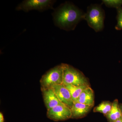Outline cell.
Returning a JSON list of instances; mask_svg holds the SVG:
<instances>
[{"label": "cell", "mask_w": 122, "mask_h": 122, "mask_svg": "<svg viewBox=\"0 0 122 122\" xmlns=\"http://www.w3.org/2000/svg\"><path fill=\"white\" fill-rule=\"evenodd\" d=\"M85 14L72 3L66 2L55 10L53 16L56 26L69 31L74 30L79 22L84 20Z\"/></svg>", "instance_id": "1"}, {"label": "cell", "mask_w": 122, "mask_h": 122, "mask_svg": "<svg viewBox=\"0 0 122 122\" xmlns=\"http://www.w3.org/2000/svg\"><path fill=\"white\" fill-rule=\"evenodd\" d=\"M105 17V11L101 5L93 4L87 7L84 20L87 21L89 26L95 32H99L104 28Z\"/></svg>", "instance_id": "2"}, {"label": "cell", "mask_w": 122, "mask_h": 122, "mask_svg": "<svg viewBox=\"0 0 122 122\" xmlns=\"http://www.w3.org/2000/svg\"><path fill=\"white\" fill-rule=\"evenodd\" d=\"M63 69V84L75 86H90L88 80L82 72L72 66L62 63Z\"/></svg>", "instance_id": "3"}, {"label": "cell", "mask_w": 122, "mask_h": 122, "mask_svg": "<svg viewBox=\"0 0 122 122\" xmlns=\"http://www.w3.org/2000/svg\"><path fill=\"white\" fill-rule=\"evenodd\" d=\"M41 90L63 84V69L61 64L49 70L42 77L40 81Z\"/></svg>", "instance_id": "4"}, {"label": "cell", "mask_w": 122, "mask_h": 122, "mask_svg": "<svg viewBox=\"0 0 122 122\" xmlns=\"http://www.w3.org/2000/svg\"><path fill=\"white\" fill-rule=\"evenodd\" d=\"M55 1L51 0H25L17 7V10H23L25 12L32 10L43 11L48 9H53Z\"/></svg>", "instance_id": "5"}, {"label": "cell", "mask_w": 122, "mask_h": 122, "mask_svg": "<svg viewBox=\"0 0 122 122\" xmlns=\"http://www.w3.org/2000/svg\"><path fill=\"white\" fill-rule=\"evenodd\" d=\"M46 115L54 121H63L71 118L72 112L71 108L62 103L47 111Z\"/></svg>", "instance_id": "6"}, {"label": "cell", "mask_w": 122, "mask_h": 122, "mask_svg": "<svg viewBox=\"0 0 122 122\" xmlns=\"http://www.w3.org/2000/svg\"><path fill=\"white\" fill-rule=\"evenodd\" d=\"M55 93L62 103L71 109L74 102L69 90L63 84L55 85L52 87Z\"/></svg>", "instance_id": "7"}, {"label": "cell", "mask_w": 122, "mask_h": 122, "mask_svg": "<svg viewBox=\"0 0 122 122\" xmlns=\"http://www.w3.org/2000/svg\"><path fill=\"white\" fill-rule=\"evenodd\" d=\"M42 96L47 111L58 105L62 104L52 88L42 90Z\"/></svg>", "instance_id": "8"}, {"label": "cell", "mask_w": 122, "mask_h": 122, "mask_svg": "<svg viewBox=\"0 0 122 122\" xmlns=\"http://www.w3.org/2000/svg\"><path fill=\"white\" fill-rule=\"evenodd\" d=\"M93 106L80 103L74 102L71 107L72 118L82 117L86 115Z\"/></svg>", "instance_id": "9"}, {"label": "cell", "mask_w": 122, "mask_h": 122, "mask_svg": "<svg viewBox=\"0 0 122 122\" xmlns=\"http://www.w3.org/2000/svg\"><path fill=\"white\" fill-rule=\"evenodd\" d=\"M74 102H79L93 107L94 103L93 91L90 86H88L83 90Z\"/></svg>", "instance_id": "10"}, {"label": "cell", "mask_w": 122, "mask_h": 122, "mask_svg": "<svg viewBox=\"0 0 122 122\" xmlns=\"http://www.w3.org/2000/svg\"><path fill=\"white\" fill-rule=\"evenodd\" d=\"M106 116L110 122H114L122 118V113L117 99L114 100L111 110Z\"/></svg>", "instance_id": "11"}, {"label": "cell", "mask_w": 122, "mask_h": 122, "mask_svg": "<svg viewBox=\"0 0 122 122\" xmlns=\"http://www.w3.org/2000/svg\"><path fill=\"white\" fill-rule=\"evenodd\" d=\"M64 85V84H63ZM70 92L71 97L74 102L77 99L83 90L90 86H75L71 85H64Z\"/></svg>", "instance_id": "12"}, {"label": "cell", "mask_w": 122, "mask_h": 122, "mask_svg": "<svg viewBox=\"0 0 122 122\" xmlns=\"http://www.w3.org/2000/svg\"><path fill=\"white\" fill-rule=\"evenodd\" d=\"M112 103L107 101L102 102L94 109L95 112H100L106 116L111 110Z\"/></svg>", "instance_id": "13"}, {"label": "cell", "mask_w": 122, "mask_h": 122, "mask_svg": "<svg viewBox=\"0 0 122 122\" xmlns=\"http://www.w3.org/2000/svg\"><path fill=\"white\" fill-rule=\"evenodd\" d=\"M102 2L107 7L116 9L122 7V0H103Z\"/></svg>", "instance_id": "14"}, {"label": "cell", "mask_w": 122, "mask_h": 122, "mask_svg": "<svg viewBox=\"0 0 122 122\" xmlns=\"http://www.w3.org/2000/svg\"><path fill=\"white\" fill-rule=\"evenodd\" d=\"M117 15L116 19L117 24L116 25L115 28L116 30H122V7L116 9Z\"/></svg>", "instance_id": "15"}, {"label": "cell", "mask_w": 122, "mask_h": 122, "mask_svg": "<svg viewBox=\"0 0 122 122\" xmlns=\"http://www.w3.org/2000/svg\"><path fill=\"white\" fill-rule=\"evenodd\" d=\"M4 116L1 112L0 113V122H4Z\"/></svg>", "instance_id": "16"}, {"label": "cell", "mask_w": 122, "mask_h": 122, "mask_svg": "<svg viewBox=\"0 0 122 122\" xmlns=\"http://www.w3.org/2000/svg\"><path fill=\"white\" fill-rule=\"evenodd\" d=\"M114 122H122V118L118 119V120H116V121Z\"/></svg>", "instance_id": "17"}, {"label": "cell", "mask_w": 122, "mask_h": 122, "mask_svg": "<svg viewBox=\"0 0 122 122\" xmlns=\"http://www.w3.org/2000/svg\"><path fill=\"white\" fill-rule=\"evenodd\" d=\"M120 106V110H121V112H122V105H119Z\"/></svg>", "instance_id": "18"}]
</instances>
